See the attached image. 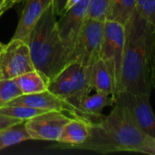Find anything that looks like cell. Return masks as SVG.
<instances>
[{
	"label": "cell",
	"instance_id": "cell-1",
	"mask_svg": "<svg viewBox=\"0 0 155 155\" xmlns=\"http://www.w3.org/2000/svg\"><path fill=\"white\" fill-rule=\"evenodd\" d=\"M73 149H85L102 153L133 152L155 155V138L137 125L124 105L114 102L108 115L98 122L89 123L88 138Z\"/></svg>",
	"mask_w": 155,
	"mask_h": 155
},
{
	"label": "cell",
	"instance_id": "cell-2",
	"mask_svg": "<svg viewBox=\"0 0 155 155\" xmlns=\"http://www.w3.org/2000/svg\"><path fill=\"white\" fill-rule=\"evenodd\" d=\"M125 42L119 90L151 94L153 88L155 25L136 12L124 25Z\"/></svg>",
	"mask_w": 155,
	"mask_h": 155
},
{
	"label": "cell",
	"instance_id": "cell-3",
	"mask_svg": "<svg viewBox=\"0 0 155 155\" xmlns=\"http://www.w3.org/2000/svg\"><path fill=\"white\" fill-rule=\"evenodd\" d=\"M27 45L35 70L49 81L70 63V54L60 38L52 4L33 27Z\"/></svg>",
	"mask_w": 155,
	"mask_h": 155
},
{
	"label": "cell",
	"instance_id": "cell-4",
	"mask_svg": "<svg viewBox=\"0 0 155 155\" xmlns=\"http://www.w3.org/2000/svg\"><path fill=\"white\" fill-rule=\"evenodd\" d=\"M89 73L90 67L77 62H70L48 84L47 90L74 109V118L84 120L81 104L92 91Z\"/></svg>",
	"mask_w": 155,
	"mask_h": 155
},
{
	"label": "cell",
	"instance_id": "cell-5",
	"mask_svg": "<svg viewBox=\"0 0 155 155\" xmlns=\"http://www.w3.org/2000/svg\"><path fill=\"white\" fill-rule=\"evenodd\" d=\"M125 27L118 22L106 20L104 23V39L100 59L105 64L113 83L114 97L119 90L124 54Z\"/></svg>",
	"mask_w": 155,
	"mask_h": 155
},
{
	"label": "cell",
	"instance_id": "cell-6",
	"mask_svg": "<svg viewBox=\"0 0 155 155\" xmlns=\"http://www.w3.org/2000/svg\"><path fill=\"white\" fill-rule=\"evenodd\" d=\"M104 39V23L86 17L71 54L70 62L90 67L100 59Z\"/></svg>",
	"mask_w": 155,
	"mask_h": 155
},
{
	"label": "cell",
	"instance_id": "cell-7",
	"mask_svg": "<svg viewBox=\"0 0 155 155\" xmlns=\"http://www.w3.org/2000/svg\"><path fill=\"white\" fill-rule=\"evenodd\" d=\"M35 70L26 42L11 39L0 54V79H13Z\"/></svg>",
	"mask_w": 155,
	"mask_h": 155
},
{
	"label": "cell",
	"instance_id": "cell-8",
	"mask_svg": "<svg viewBox=\"0 0 155 155\" xmlns=\"http://www.w3.org/2000/svg\"><path fill=\"white\" fill-rule=\"evenodd\" d=\"M150 95L134 94L129 91H120L114 100L124 105L137 125L148 135L155 138V118Z\"/></svg>",
	"mask_w": 155,
	"mask_h": 155
},
{
	"label": "cell",
	"instance_id": "cell-9",
	"mask_svg": "<svg viewBox=\"0 0 155 155\" xmlns=\"http://www.w3.org/2000/svg\"><path fill=\"white\" fill-rule=\"evenodd\" d=\"M70 119L63 112L47 111L25 121V126L31 140L57 142Z\"/></svg>",
	"mask_w": 155,
	"mask_h": 155
},
{
	"label": "cell",
	"instance_id": "cell-10",
	"mask_svg": "<svg viewBox=\"0 0 155 155\" xmlns=\"http://www.w3.org/2000/svg\"><path fill=\"white\" fill-rule=\"evenodd\" d=\"M89 0H81L76 5L65 10L60 15L57 22V29L65 49L71 58L77 37L87 15V5Z\"/></svg>",
	"mask_w": 155,
	"mask_h": 155
},
{
	"label": "cell",
	"instance_id": "cell-11",
	"mask_svg": "<svg viewBox=\"0 0 155 155\" xmlns=\"http://www.w3.org/2000/svg\"><path fill=\"white\" fill-rule=\"evenodd\" d=\"M5 105H26L45 111L68 112L74 116V109L49 90L37 94H22L8 102Z\"/></svg>",
	"mask_w": 155,
	"mask_h": 155
},
{
	"label": "cell",
	"instance_id": "cell-12",
	"mask_svg": "<svg viewBox=\"0 0 155 155\" xmlns=\"http://www.w3.org/2000/svg\"><path fill=\"white\" fill-rule=\"evenodd\" d=\"M51 4L52 0H25L24 9L12 39H20L27 43L29 35L35 23Z\"/></svg>",
	"mask_w": 155,
	"mask_h": 155
},
{
	"label": "cell",
	"instance_id": "cell-13",
	"mask_svg": "<svg viewBox=\"0 0 155 155\" xmlns=\"http://www.w3.org/2000/svg\"><path fill=\"white\" fill-rule=\"evenodd\" d=\"M89 135V123L79 118L70 119L64 125L57 143L60 148L65 147L73 149L84 143Z\"/></svg>",
	"mask_w": 155,
	"mask_h": 155
},
{
	"label": "cell",
	"instance_id": "cell-14",
	"mask_svg": "<svg viewBox=\"0 0 155 155\" xmlns=\"http://www.w3.org/2000/svg\"><path fill=\"white\" fill-rule=\"evenodd\" d=\"M114 98L111 94L96 92L94 94H88L81 104L84 120L88 123H95L103 119V110L109 105L114 104Z\"/></svg>",
	"mask_w": 155,
	"mask_h": 155
},
{
	"label": "cell",
	"instance_id": "cell-15",
	"mask_svg": "<svg viewBox=\"0 0 155 155\" xmlns=\"http://www.w3.org/2000/svg\"><path fill=\"white\" fill-rule=\"evenodd\" d=\"M89 84L92 90L114 96L112 78L105 64L102 59H98L90 66Z\"/></svg>",
	"mask_w": 155,
	"mask_h": 155
},
{
	"label": "cell",
	"instance_id": "cell-16",
	"mask_svg": "<svg viewBox=\"0 0 155 155\" xmlns=\"http://www.w3.org/2000/svg\"><path fill=\"white\" fill-rule=\"evenodd\" d=\"M23 94H37L47 90L49 80L37 70H33L14 78Z\"/></svg>",
	"mask_w": 155,
	"mask_h": 155
},
{
	"label": "cell",
	"instance_id": "cell-17",
	"mask_svg": "<svg viewBox=\"0 0 155 155\" xmlns=\"http://www.w3.org/2000/svg\"><path fill=\"white\" fill-rule=\"evenodd\" d=\"M135 12V0H111L106 20L125 25Z\"/></svg>",
	"mask_w": 155,
	"mask_h": 155
},
{
	"label": "cell",
	"instance_id": "cell-18",
	"mask_svg": "<svg viewBox=\"0 0 155 155\" xmlns=\"http://www.w3.org/2000/svg\"><path fill=\"white\" fill-rule=\"evenodd\" d=\"M28 140L31 139L25 129V122L12 125L0 131V151Z\"/></svg>",
	"mask_w": 155,
	"mask_h": 155
},
{
	"label": "cell",
	"instance_id": "cell-19",
	"mask_svg": "<svg viewBox=\"0 0 155 155\" xmlns=\"http://www.w3.org/2000/svg\"><path fill=\"white\" fill-rule=\"evenodd\" d=\"M45 112L47 111L36 109L26 105H4L0 107V114L9 117L19 119L24 122Z\"/></svg>",
	"mask_w": 155,
	"mask_h": 155
},
{
	"label": "cell",
	"instance_id": "cell-20",
	"mask_svg": "<svg viewBox=\"0 0 155 155\" xmlns=\"http://www.w3.org/2000/svg\"><path fill=\"white\" fill-rule=\"evenodd\" d=\"M22 94L23 93L14 78L0 79V107Z\"/></svg>",
	"mask_w": 155,
	"mask_h": 155
},
{
	"label": "cell",
	"instance_id": "cell-21",
	"mask_svg": "<svg viewBox=\"0 0 155 155\" xmlns=\"http://www.w3.org/2000/svg\"><path fill=\"white\" fill-rule=\"evenodd\" d=\"M111 0H89L86 17L104 23L107 19Z\"/></svg>",
	"mask_w": 155,
	"mask_h": 155
},
{
	"label": "cell",
	"instance_id": "cell-22",
	"mask_svg": "<svg viewBox=\"0 0 155 155\" xmlns=\"http://www.w3.org/2000/svg\"><path fill=\"white\" fill-rule=\"evenodd\" d=\"M135 12L147 22L155 25V0H135Z\"/></svg>",
	"mask_w": 155,
	"mask_h": 155
},
{
	"label": "cell",
	"instance_id": "cell-23",
	"mask_svg": "<svg viewBox=\"0 0 155 155\" xmlns=\"http://www.w3.org/2000/svg\"><path fill=\"white\" fill-rule=\"evenodd\" d=\"M24 121H21L19 119L16 118H13V117H9L6 115H4L2 114H0V131L10 127L12 125L17 124H21Z\"/></svg>",
	"mask_w": 155,
	"mask_h": 155
},
{
	"label": "cell",
	"instance_id": "cell-24",
	"mask_svg": "<svg viewBox=\"0 0 155 155\" xmlns=\"http://www.w3.org/2000/svg\"><path fill=\"white\" fill-rule=\"evenodd\" d=\"M67 0H52V6L55 15H61Z\"/></svg>",
	"mask_w": 155,
	"mask_h": 155
},
{
	"label": "cell",
	"instance_id": "cell-25",
	"mask_svg": "<svg viewBox=\"0 0 155 155\" xmlns=\"http://www.w3.org/2000/svg\"><path fill=\"white\" fill-rule=\"evenodd\" d=\"M22 0H5V5H4V8H3V13L5 12L9 7L13 6L15 4L20 2Z\"/></svg>",
	"mask_w": 155,
	"mask_h": 155
},
{
	"label": "cell",
	"instance_id": "cell-26",
	"mask_svg": "<svg viewBox=\"0 0 155 155\" xmlns=\"http://www.w3.org/2000/svg\"><path fill=\"white\" fill-rule=\"evenodd\" d=\"M79 1H81V0H67L66 3H65V5H64V11L63 12H64L65 10H68L69 8H71L72 6H74V5H76Z\"/></svg>",
	"mask_w": 155,
	"mask_h": 155
},
{
	"label": "cell",
	"instance_id": "cell-27",
	"mask_svg": "<svg viewBox=\"0 0 155 155\" xmlns=\"http://www.w3.org/2000/svg\"><path fill=\"white\" fill-rule=\"evenodd\" d=\"M5 5V0H0V15L3 14V8Z\"/></svg>",
	"mask_w": 155,
	"mask_h": 155
},
{
	"label": "cell",
	"instance_id": "cell-28",
	"mask_svg": "<svg viewBox=\"0 0 155 155\" xmlns=\"http://www.w3.org/2000/svg\"><path fill=\"white\" fill-rule=\"evenodd\" d=\"M4 46H5V45H3V44H1V43H0V54H1V52H2V50H3V48H4Z\"/></svg>",
	"mask_w": 155,
	"mask_h": 155
}]
</instances>
